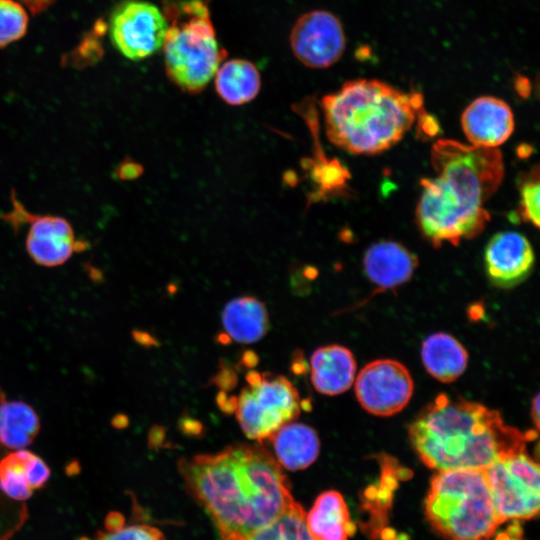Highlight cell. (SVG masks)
Instances as JSON below:
<instances>
[{"label":"cell","instance_id":"1","mask_svg":"<svg viewBox=\"0 0 540 540\" xmlns=\"http://www.w3.org/2000/svg\"><path fill=\"white\" fill-rule=\"evenodd\" d=\"M178 468L221 540H242L295 501L282 467L261 444L238 443L181 458Z\"/></svg>","mask_w":540,"mask_h":540},{"label":"cell","instance_id":"2","mask_svg":"<svg viewBox=\"0 0 540 540\" xmlns=\"http://www.w3.org/2000/svg\"><path fill=\"white\" fill-rule=\"evenodd\" d=\"M434 178H423L416 208V222L435 247L478 236L490 221L484 205L504 177V163L497 148L465 145L439 139L430 155Z\"/></svg>","mask_w":540,"mask_h":540},{"label":"cell","instance_id":"3","mask_svg":"<svg viewBox=\"0 0 540 540\" xmlns=\"http://www.w3.org/2000/svg\"><path fill=\"white\" fill-rule=\"evenodd\" d=\"M536 431L522 433L488 407L439 394L409 427L421 461L437 471L484 470L496 460L526 448Z\"/></svg>","mask_w":540,"mask_h":540},{"label":"cell","instance_id":"4","mask_svg":"<svg viewBox=\"0 0 540 540\" xmlns=\"http://www.w3.org/2000/svg\"><path fill=\"white\" fill-rule=\"evenodd\" d=\"M325 131L338 148L374 155L395 144L424 110L418 92H404L376 79H354L321 100Z\"/></svg>","mask_w":540,"mask_h":540},{"label":"cell","instance_id":"5","mask_svg":"<svg viewBox=\"0 0 540 540\" xmlns=\"http://www.w3.org/2000/svg\"><path fill=\"white\" fill-rule=\"evenodd\" d=\"M162 11L168 24L162 46L166 74L182 91L200 93L227 55L208 6L204 0H178Z\"/></svg>","mask_w":540,"mask_h":540},{"label":"cell","instance_id":"6","mask_svg":"<svg viewBox=\"0 0 540 540\" xmlns=\"http://www.w3.org/2000/svg\"><path fill=\"white\" fill-rule=\"evenodd\" d=\"M425 513L430 525L448 540H489L501 524L479 469L437 471Z\"/></svg>","mask_w":540,"mask_h":540},{"label":"cell","instance_id":"7","mask_svg":"<svg viewBox=\"0 0 540 540\" xmlns=\"http://www.w3.org/2000/svg\"><path fill=\"white\" fill-rule=\"evenodd\" d=\"M246 383L235 400L236 419L247 438L262 444L298 417L301 399L284 376L250 371Z\"/></svg>","mask_w":540,"mask_h":540},{"label":"cell","instance_id":"8","mask_svg":"<svg viewBox=\"0 0 540 540\" xmlns=\"http://www.w3.org/2000/svg\"><path fill=\"white\" fill-rule=\"evenodd\" d=\"M483 471L501 524L528 520L538 514L539 466L526 448L496 460Z\"/></svg>","mask_w":540,"mask_h":540},{"label":"cell","instance_id":"9","mask_svg":"<svg viewBox=\"0 0 540 540\" xmlns=\"http://www.w3.org/2000/svg\"><path fill=\"white\" fill-rule=\"evenodd\" d=\"M11 204L12 210L0 214V219L10 224L15 232L20 226L28 225L25 249L35 264L46 268L58 267L86 248V242L77 239L72 224L65 217L27 210L14 191Z\"/></svg>","mask_w":540,"mask_h":540},{"label":"cell","instance_id":"10","mask_svg":"<svg viewBox=\"0 0 540 540\" xmlns=\"http://www.w3.org/2000/svg\"><path fill=\"white\" fill-rule=\"evenodd\" d=\"M167 20L155 4L144 0H126L113 10L109 31L116 49L130 60L153 55L164 43Z\"/></svg>","mask_w":540,"mask_h":540},{"label":"cell","instance_id":"11","mask_svg":"<svg viewBox=\"0 0 540 540\" xmlns=\"http://www.w3.org/2000/svg\"><path fill=\"white\" fill-rule=\"evenodd\" d=\"M354 382L358 402L376 416H392L400 412L407 406L414 391L408 369L392 359L369 362Z\"/></svg>","mask_w":540,"mask_h":540},{"label":"cell","instance_id":"12","mask_svg":"<svg viewBox=\"0 0 540 540\" xmlns=\"http://www.w3.org/2000/svg\"><path fill=\"white\" fill-rule=\"evenodd\" d=\"M289 41L298 61L315 69L334 65L346 48L341 21L335 14L320 9L306 12L296 20Z\"/></svg>","mask_w":540,"mask_h":540},{"label":"cell","instance_id":"13","mask_svg":"<svg viewBox=\"0 0 540 540\" xmlns=\"http://www.w3.org/2000/svg\"><path fill=\"white\" fill-rule=\"evenodd\" d=\"M534 261L530 242L514 231L496 233L484 251L486 274L500 288H511L524 281L531 273Z\"/></svg>","mask_w":540,"mask_h":540},{"label":"cell","instance_id":"14","mask_svg":"<svg viewBox=\"0 0 540 540\" xmlns=\"http://www.w3.org/2000/svg\"><path fill=\"white\" fill-rule=\"evenodd\" d=\"M461 126L470 145L497 148L514 131V116L502 99L481 96L472 101L461 115Z\"/></svg>","mask_w":540,"mask_h":540},{"label":"cell","instance_id":"15","mask_svg":"<svg viewBox=\"0 0 540 540\" xmlns=\"http://www.w3.org/2000/svg\"><path fill=\"white\" fill-rule=\"evenodd\" d=\"M364 271L376 292L393 290L408 282L418 264V258L404 245L384 240L371 245L364 255Z\"/></svg>","mask_w":540,"mask_h":540},{"label":"cell","instance_id":"16","mask_svg":"<svg viewBox=\"0 0 540 540\" xmlns=\"http://www.w3.org/2000/svg\"><path fill=\"white\" fill-rule=\"evenodd\" d=\"M50 477L47 463L25 448L13 450L0 459V492L15 502L25 503Z\"/></svg>","mask_w":540,"mask_h":540},{"label":"cell","instance_id":"17","mask_svg":"<svg viewBox=\"0 0 540 540\" xmlns=\"http://www.w3.org/2000/svg\"><path fill=\"white\" fill-rule=\"evenodd\" d=\"M310 372L312 385L317 392L335 396L347 391L354 383L356 361L348 348L330 344L313 352Z\"/></svg>","mask_w":540,"mask_h":540},{"label":"cell","instance_id":"18","mask_svg":"<svg viewBox=\"0 0 540 540\" xmlns=\"http://www.w3.org/2000/svg\"><path fill=\"white\" fill-rule=\"evenodd\" d=\"M268 441L272 444L276 461L290 471L309 467L320 452L316 431L304 423H286Z\"/></svg>","mask_w":540,"mask_h":540},{"label":"cell","instance_id":"19","mask_svg":"<svg viewBox=\"0 0 540 540\" xmlns=\"http://www.w3.org/2000/svg\"><path fill=\"white\" fill-rule=\"evenodd\" d=\"M305 523L313 540H348L356 530L343 496L335 490L318 495Z\"/></svg>","mask_w":540,"mask_h":540},{"label":"cell","instance_id":"20","mask_svg":"<svg viewBox=\"0 0 540 540\" xmlns=\"http://www.w3.org/2000/svg\"><path fill=\"white\" fill-rule=\"evenodd\" d=\"M228 339L239 344H252L262 339L269 329L265 304L252 296H241L229 301L221 315Z\"/></svg>","mask_w":540,"mask_h":540},{"label":"cell","instance_id":"21","mask_svg":"<svg viewBox=\"0 0 540 540\" xmlns=\"http://www.w3.org/2000/svg\"><path fill=\"white\" fill-rule=\"evenodd\" d=\"M421 359L426 371L443 383L459 378L466 370L468 353L463 345L447 333H434L422 343Z\"/></svg>","mask_w":540,"mask_h":540},{"label":"cell","instance_id":"22","mask_svg":"<svg viewBox=\"0 0 540 540\" xmlns=\"http://www.w3.org/2000/svg\"><path fill=\"white\" fill-rule=\"evenodd\" d=\"M214 79L216 92L230 105L237 106L252 101L261 88V76L257 67L245 59L222 62Z\"/></svg>","mask_w":540,"mask_h":540},{"label":"cell","instance_id":"23","mask_svg":"<svg viewBox=\"0 0 540 540\" xmlns=\"http://www.w3.org/2000/svg\"><path fill=\"white\" fill-rule=\"evenodd\" d=\"M40 430V419L35 409L18 400L0 402V445L18 450L28 447Z\"/></svg>","mask_w":540,"mask_h":540},{"label":"cell","instance_id":"24","mask_svg":"<svg viewBox=\"0 0 540 540\" xmlns=\"http://www.w3.org/2000/svg\"><path fill=\"white\" fill-rule=\"evenodd\" d=\"M303 507L292 502L281 514L242 540H313L305 523Z\"/></svg>","mask_w":540,"mask_h":540},{"label":"cell","instance_id":"25","mask_svg":"<svg viewBox=\"0 0 540 540\" xmlns=\"http://www.w3.org/2000/svg\"><path fill=\"white\" fill-rule=\"evenodd\" d=\"M95 540H165L163 533L144 523L126 524L118 512L107 515L104 529L96 533Z\"/></svg>","mask_w":540,"mask_h":540},{"label":"cell","instance_id":"26","mask_svg":"<svg viewBox=\"0 0 540 540\" xmlns=\"http://www.w3.org/2000/svg\"><path fill=\"white\" fill-rule=\"evenodd\" d=\"M28 16L14 0H0V47L20 39L26 32Z\"/></svg>","mask_w":540,"mask_h":540},{"label":"cell","instance_id":"27","mask_svg":"<svg viewBox=\"0 0 540 540\" xmlns=\"http://www.w3.org/2000/svg\"><path fill=\"white\" fill-rule=\"evenodd\" d=\"M539 194V172L536 166L521 183L518 208V216L523 221L532 223L536 228L539 227Z\"/></svg>","mask_w":540,"mask_h":540},{"label":"cell","instance_id":"28","mask_svg":"<svg viewBox=\"0 0 540 540\" xmlns=\"http://www.w3.org/2000/svg\"><path fill=\"white\" fill-rule=\"evenodd\" d=\"M4 399L0 388V402ZM27 517L24 503L10 500L0 492V540L11 538L22 527Z\"/></svg>","mask_w":540,"mask_h":540},{"label":"cell","instance_id":"29","mask_svg":"<svg viewBox=\"0 0 540 540\" xmlns=\"http://www.w3.org/2000/svg\"><path fill=\"white\" fill-rule=\"evenodd\" d=\"M417 134L420 137L432 138L440 130L437 120L423 110L417 117Z\"/></svg>","mask_w":540,"mask_h":540},{"label":"cell","instance_id":"30","mask_svg":"<svg viewBox=\"0 0 540 540\" xmlns=\"http://www.w3.org/2000/svg\"><path fill=\"white\" fill-rule=\"evenodd\" d=\"M140 174V166L136 163H122L118 168V176L122 179H132Z\"/></svg>","mask_w":540,"mask_h":540},{"label":"cell","instance_id":"31","mask_svg":"<svg viewBox=\"0 0 540 540\" xmlns=\"http://www.w3.org/2000/svg\"><path fill=\"white\" fill-rule=\"evenodd\" d=\"M33 14L42 12L50 7L56 0H21Z\"/></svg>","mask_w":540,"mask_h":540},{"label":"cell","instance_id":"32","mask_svg":"<svg viewBox=\"0 0 540 540\" xmlns=\"http://www.w3.org/2000/svg\"><path fill=\"white\" fill-rule=\"evenodd\" d=\"M532 418L535 421V425L538 426V422H539V396L538 395H536L532 403Z\"/></svg>","mask_w":540,"mask_h":540},{"label":"cell","instance_id":"33","mask_svg":"<svg viewBox=\"0 0 540 540\" xmlns=\"http://www.w3.org/2000/svg\"><path fill=\"white\" fill-rule=\"evenodd\" d=\"M531 151H532V148L527 145V144H524V145H521L519 148H518V155L521 157V158H526L528 157L530 154H531Z\"/></svg>","mask_w":540,"mask_h":540}]
</instances>
